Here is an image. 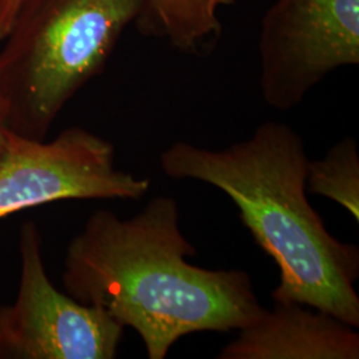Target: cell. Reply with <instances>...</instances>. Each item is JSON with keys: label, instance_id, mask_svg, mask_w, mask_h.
<instances>
[{"label": "cell", "instance_id": "6da1fadb", "mask_svg": "<svg viewBox=\"0 0 359 359\" xmlns=\"http://www.w3.org/2000/svg\"><path fill=\"white\" fill-rule=\"evenodd\" d=\"M179 216L169 196L154 197L130 218L100 209L65 250V293L132 327L149 359L165 358L189 334L238 332L264 310L248 273L188 262L196 248Z\"/></svg>", "mask_w": 359, "mask_h": 359}, {"label": "cell", "instance_id": "7a4b0ae2", "mask_svg": "<svg viewBox=\"0 0 359 359\" xmlns=\"http://www.w3.org/2000/svg\"><path fill=\"white\" fill-rule=\"evenodd\" d=\"M308 154L287 124L266 121L225 149L175 142L160 156L168 177L225 193L257 245L276 262L274 302H298L359 326V250L337 240L306 197Z\"/></svg>", "mask_w": 359, "mask_h": 359}, {"label": "cell", "instance_id": "3957f363", "mask_svg": "<svg viewBox=\"0 0 359 359\" xmlns=\"http://www.w3.org/2000/svg\"><path fill=\"white\" fill-rule=\"evenodd\" d=\"M151 0H23L0 51L8 128L46 140L68 102L102 74L127 27Z\"/></svg>", "mask_w": 359, "mask_h": 359}, {"label": "cell", "instance_id": "277c9868", "mask_svg": "<svg viewBox=\"0 0 359 359\" xmlns=\"http://www.w3.org/2000/svg\"><path fill=\"white\" fill-rule=\"evenodd\" d=\"M19 253L18 294L0 305V359L115 358L126 327L53 286L34 221L20 228Z\"/></svg>", "mask_w": 359, "mask_h": 359}, {"label": "cell", "instance_id": "5b68a950", "mask_svg": "<svg viewBox=\"0 0 359 359\" xmlns=\"http://www.w3.org/2000/svg\"><path fill=\"white\" fill-rule=\"evenodd\" d=\"M265 103L290 111L334 71L359 65V0H277L258 38Z\"/></svg>", "mask_w": 359, "mask_h": 359}, {"label": "cell", "instance_id": "8992f818", "mask_svg": "<svg viewBox=\"0 0 359 359\" xmlns=\"http://www.w3.org/2000/svg\"><path fill=\"white\" fill-rule=\"evenodd\" d=\"M149 188V180L116 168L111 142L80 127L51 142L10 130L0 156V219L63 200H139Z\"/></svg>", "mask_w": 359, "mask_h": 359}, {"label": "cell", "instance_id": "52a82bcc", "mask_svg": "<svg viewBox=\"0 0 359 359\" xmlns=\"http://www.w3.org/2000/svg\"><path fill=\"white\" fill-rule=\"evenodd\" d=\"M219 359H358L357 327L320 309L274 302L238 330Z\"/></svg>", "mask_w": 359, "mask_h": 359}, {"label": "cell", "instance_id": "ba28073f", "mask_svg": "<svg viewBox=\"0 0 359 359\" xmlns=\"http://www.w3.org/2000/svg\"><path fill=\"white\" fill-rule=\"evenodd\" d=\"M236 0H151L149 11L140 28L167 39L184 53H204L221 35V8Z\"/></svg>", "mask_w": 359, "mask_h": 359}, {"label": "cell", "instance_id": "9c48e42d", "mask_svg": "<svg viewBox=\"0 0 359 359\" xmlns=\"http://www.w3.org/2000/svg\"><path fill=\"white\" fill-rule=\"evenodd\" d=\"M306 192L330 198L359 221L358 144L345 137L321 160L308 163Z\"/></svg>", "mask_w": 359, "mask_h": 359}, {"label": "cell", "instance_id": "30bf717a", "mask_svg": "<svg viewBox=\"0 0 359 359\" xmlns=\"http://www.w3.org/2000/svg\"><path fill=\"white\" fill-rule=\"evenodd\" d=\"M23 0H0V40L7 36Z\"/></svg>", "mask_w": 359, "mask_h": 359}, {"label": "cell", "instance_id": "8fae6325", "mask_svg": "<svg viewBox=\"0 0 359 359\" xmlns=\"http://www.w3.org/2000/svg\"><path fill=\"white\" fill-rule=\"evenodd\" d=\"M8 115H7V107L0 95V156L4 152V148L7 145V139H8Z\"/></svg>", "mask_w": 359, "mask_h": 359}]
</instances>
